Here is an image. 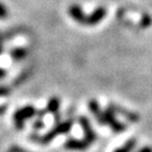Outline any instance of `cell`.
<instances>
[{
    "instance_id": "1",
    "label": "cell",
    "mask_w": 152,
    "mask_h": 152,
    "mask_svg": "<svg viewBox=\"0 0 152 152\" xmlns=\"http://www.w3.org/2000/svg\"><path fill=\"white\" fill-rule=\"evenodd\" d=\"M72 126H73V121L68 120V121H65V122L59 123L54 129H52L50 132H48L45 135L38 136L36 133H34V134L31 136V139H32L33 141L37 142V143H41V144H48V143H50V142L52 141L54 137H56L58 135L68 133V132L72 129Z\"/></svg>"
},
{
    "instance_id": "2",
    "label": "cell",
    "mask_w": 152,
    "mask_h": 152,
    "mask_svg": "<svg viewBox=\"0 0 152 152\" xmlns=\"http://www.w3.org/2000/svg\"><path fill=\"white\" fill-rule=\"evenodd\" d=\"M37 114V109H35L32 105H28L25 106L23 108L18 109L15 115H14V121H15V124L18 130H22L24 127V121L26 118H32L33 116Z\"/></svg>"
},
{
    "instance_id": "3",
    "label": "cell",
    "mask_w": 152,
    "mask_h": 152,
    "mask_svg": "<svg viewBox=\"0 0 152 152\" xmlns=\"http://www.w3.org/2000/svg\"><path fill=\"white\" fill-rule=\"evenodd\" d=\"M104 122H105V125L110 126V129L114 132H116V133H121V132H123L126 129V126L123 123H121V122L116 120L113 110L109 109L108 107H107L106 110H104Z\"/></svg>"
},
{
    "instance_id": "4",
    "label": "cell",
    "mask_w": 152,
    "mask_h": 152,
    "mask_svg": "<svg viewBox=\"0 0 152 152\" xmlns=\"http://www.w3.org/2000/svg\"><path fill=\"white\" fill-rule=\"evenodd\" d=\"M79 123H80L82 130H83V132H85V139H86L90 144H92V143L95 142V140H96L97 136H96L95 131L92 130L89 120H88L87 117H85V116H81V117L79 118Z\"/></svg>"
},
{
    "instance_id": "5",
    "label": "cell",
    "mask_w": 152,
    "mask_h": 152,
    "mask_svg": "<svg viewBox=\"0 0 152 152\" xmlns=\"http://www.w3.org/2000/svg\"><path fill=\"white\" fill-rule=\"evenodd\" d=\"M106 16V9L104 7H98L97 9H95L91 15L87 16L86 19V25L87 26H95L96 24L100 23Z\"/></svg>"
},
{
    "instance_id": "6",
    "label": "cell",
    "mask_w": 152,
    "mask_h": 152,
    "mask_svg": "<svg viewBox=\"0 0 152 152\" xmlns=\"http://www.w3.org/2000/svg\"><path fill=\"white\" fill-rule=\"evenodd\" d=\"M108 108L112 109L114 114L122 115V116L126 117V118H127L129 121H131V122H137V121L140 120V117H139V115L137 114L132 113V112H130V110H126V109H124L123 107L117 106V105H114V104H110V105L108 106Z\"/></svg>"
},
{
    "instance_id": "7",
    "label": "cell",
    "mask_w": 152,
    "mask_h": 152,
    "mask_svg": "<svg viewBox=\"0 0 152 152\" xmlns=\"http://www.w3.org/2000/svg\"><path fill=\"white\" fill-rule=\"evenodd\" d=\"M69 15H70L76 22L86 25L87 16L83 14V11H82V9L80 8L79 5H71L70 7H69Z\"/></svg>"
},
{
    "instance_id": "8",
    "label": "cell",
    "mask_w": 152,
    "mask_h": 152,
    "mask_svg": "<svg viewBox=\"0 0 152 152\" xmlns=\"http://www.w3.org/2000/svg\"><path fill=\"white\" fill-rule=\"evenodd\" d=\"M90 145V143L83 139V140H76V139H70L64 143V147L70 150H85Z\"/></svg>"
},
{
    "instance_id": "9",
    "label": "cell",
    "mask_w": 152,
    "mask_h": 152,
    "mask_svg": "<svg viewBox=\"0 0 152 152\" xmlns=\"http://www.w3.org/2000/svg\"><path fill=\"white\" fill-rule=\"evenodd\" d=\"M88 107H89V109H90V112H91L92 114L95 115L96 120L99 122V124L105 125V122H104V110L100 109L99 104L97 103V100H95V99L90 100V102L88 103Z\"/></svg>"
},
{
    "instance_id": "10",
    "label": "cell",
    "mask_w": 152,
    "mask_h": 152,
    "mask_svg": "<svg viewBox=\"0 0 152 152\" xmlns=\"http://www.w3.org/2000/svg\"><path fill=\"white\" fill-rule=\"evenodd\" d=\"M59 107H60V100H59V98L52 97L49 100V103H48V107H46V109H48L49 113L56 114L58 110H59Z\"/></svg>"
},
{
    "instance_id": "11",
    "label": "cell",
    "mask_w": 152,
    "mask_h": 152,
    "mask_svg": "<svg viewBox=\"0 0 152 152\" xmlns=\"http://www.w3.org/2000/svg\"><path fill=\"white\" fill-rule=\"evenodd\" d=\"M136 145V140L134 139H131L129 141L125 143L123 147L118 148V149H116L114 152H131Z\"/></svg>"
},
{
    "instance_id": "12",
    "label": "cell",
    "mask_w": 152,
    "mask_h": 152,
    "mask_svg": "<svg viewBox=\"0 0 152 152\" xmlns=\"http://www.w3.org/2000/svg\"><path fill=\"white\" fill-rule=\"evenodd\" d=\"M10 54L15 60L19 61V60H22V59H24V58L26 56L27 51H26L25 49H23V48H17V49L11 50Z\"/></svg>"
},
{
    "instance_id": "13",
    "label": "cell",
    "mask_w": 152,
    "mask_h": 152,
    "mask_svg": "<svg viewBox=\"0 0 152 152\" xmlns=\"http://www.w3.org/2000/svg\"><path fill=\"white\" fill-rule=\"evenodd\" d=\"M10 92V89L8 87H5V86H0V96H5V95H8ZM6 110V106H1L0 107V114H2Z\"/></svg>"
},
{
    "instance_id": "14",
    "label": "cell",
    "mask_w": 152,
    "mask_h": 152,
    "mask_svg": "<svg viewBox=\"0 0 152 152\" xmlns=\"http://www.w3.org/2000/svg\"><path fill=\"white\" fill-rule=\"evenodd\" d=\"M7 15H8V12H7V9L5 8V6L2 5V4H0V18L5 19Z\"/></svg>"
},
{
    "instance_id": "15",
    "label": "cell",
    "mask_w": 152,
    "mask_h": 152,
    "mask_svg": "<svg viewBox=\"0 0 152 152\" xmlns=\"http://www.w3.org/2000/svg\"><path fill=\"white\" fill-rule=\"evenodd\" d=\"M150 23H151V19H150V17L145 15V16L142 18V22H141V25L143 27H148L149 25H150Z\"/></svg>"
},
{
    "instance_id": "16",
    "label": "cell",
    "mask_w": 152,
    "mask_h": 152,
    "mask_svg": "<svg viewBox=\"0 0 152 152\" xmlns=\"http://www.w3.org/2000/svg\"><path fill=\"white\" fill-rule=\"evenodd\" d=\"M34 129L35 130H41V129H43L44 127V123H43V121L42 120H38V121H36L35 123H34Z\"/></svg>"
},
{
    "instance_id": "17",
    "label": "cell",
    "mask_w": 152,
    "mask_h": 152,
    "mask_svg": "<svg viewBox=\"0 0 152 152\" xmlns=\"http://www.w3.org/2000/svg\"><path fill=\"white\" fill-rule=\"evenodd\" d=\"M8 152H27V151H25L24 149H22V148L19 147H12L11 149L8 150Z\"/></svg>"
},
{
    "instance_id": "18",
    "label": "cell",
    "mask_w": 152,
    "mask_h": 152,
    "mask_svg": "<svg viewBox=\"0 0 152 152\" xmlns=\"http://www.w3.org/2000/svg\"><path fill=\"white\" fill-rule=\"evenodd\" d=\"M137 152H152V149L150 147H144L142 148V149H140Z\"/></svg>"
},
{
    "instance_id": "19",
    "label": "cell",
    "mask_w": 152,
    "mask_h": 152,
    "mask_svg": "<svg viewBox=\"0 0 152 152\" xmlns=\"http://www.w3.org/2000/svg\"><path fill=\"white\" fill-rule=\"evenodd\" d=\"M6 76V71L5 69H2V68H0V78H2V77Z\"/></svg>"
},
{
    "instance_id": "20",
    "label": "cell",
    "mask_w": 152,
    "mask_h": 152,
    "mask_svg": "<svg viewBox=\"0 0 152 152\" xmlns=\"http://www.w3.org/2000/svg\"><path fill=\"white\" fill-rule=\"evenodd\" d=\"M2 42H1V39H0V54H2Z\"/></svg>"
}]
</instances>
